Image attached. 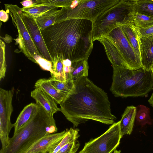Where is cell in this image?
Segmentation results:
<instances>
[{
    "mask_svg": "<svg viewBox=\"0 0 153 153\" xmlns=\"http://www.w3.org/2000/svg\"><path fill=\"white\" fill-rule=\"evenodd\" d=\"M60 111L73 128L92 120L113 124L116 117L111 112L107 94L87 77L74 81V85L60 104Z\"/></svg>",
    "mask_w": 153,
    "mask_h": 153,
    "instance_id": "1",
    "label": "cell"
},
{
    "mask_svg": "<svg viewBox=\"0 0 153 153\" xmlns=\"http://www.w3.org/2000/svg\"><path fill=\"white\" fill-rule=\"evenodd\" d=\"M92 27L91 21L72 19L41 30L52 58L57 54L74 62L88 60L93 47Z\"/></svg>",
    "mask_w": 153,
    "mask_h": 153,
    "instance_id": "2",
    "label": "cell"
},
{
    "mask_svg": "<svg viewBox=\"0 0 153 153\" xmlns=\"http://www.w3.org/2000/svg\"><path fill=\"white\" fill-rule=\"evenodd\" d=\"M36 112L30 121L11 138L0 153H24L45 136L57 132L55 120L38 104Z\"/></svg>",
    "mask_w": 153,
    "mask_h": 153,
    "instance_id": "3",
    "label": "cell"
},
{
    "mask_svg": "<svg viewBox=\"0 0 153 153\" xmlns=\"http://www.w3.org/2000/svg\"><path fill=\"white\" fill-rule=\"evenodd\" d=\"M112 82L110 88L115 97L144 96L153 88V74L143 68L131 70L123 66L112 67Z\"/></svg>",
    "mask_w": 153,
    "mask_h": 153,
    "instance_id": "4",
    "label": "cell"
},
{
    "mask_svg": "<svg viewBox=\"0 0 153 153\" xmlns=\"http://www.w3.org/2000/svg\"><path fill=\"white\" fill-rule=\"evenodd\" d=\"M136 0H120L115 6L99 16L93 23V42L114 29L132 23Z\"/></svg>",
    "mask_w": 153,
    "mask_h": 153,
    "instance_id": "5",
    "label": "cell"
},
{
    "mask_svg": "<svg viewBox=\"0 0 153 153\" xmlns=\"http://www.w3.org/2000/svg\"><path fill=\"white\" fill-rule=\"evenodd\" d=\"M120 0H74L69 7L61 8L56 23L72 19L94 22L97 18L117 4Z\"/></svg>",
    "mask_w": 153,
    "mask_h": 153,
    "instance_id": "6",
    "label": "cell"
},
{
    "mask_svg": "<svg viewBox=\"0 0 153 153\" xmlns=\"http://www.w3.org/2000/svg\"><path fill=\"white\" fill-rule=\"evenodd\" d=\"M4 6L6 11L10 14L13 25L18 30V37L15 39L16 43L19 44V48L25 55L36 63L34 56L36 55L42 56L24 22L22 16V8L17 5L12 4H5Z\"/></svg>",
    "mask_w": 153,
    "mask_h": 153,
    "instance_id": "7",
    "label": "cell"
},
{
    "mask_svg": "<svg viewBox=\"0 0 153 153\" xmlns=\"http://www.w3.org/2000/svg\"><path fill=\"white\" fill-rule=\"evenodd\" d=\"M120 122L114 123L101 135L85 143L79 153H112L122 138Z\"/></svg>",
    "mask_w": 153,
    "mask_h": 153,
    "instance_id": "8",
    "label": "cell"
},
{
    "mask_svg": "<svg viewBox=\"0 0 153 153\" xmlns=\"http://www.w3.org/2000/svg\"><path fill=\"white\" fill-rule=\"evenodd\" d=\"M14 92L13 87L9 90L0 88V138L2 149L8 144L9 134L13 127L10 117L13 111L12 100Z\"/></svg>",
    "mask_w": 153,
    "mask_h": 153,
    "instance_id": "9",
    "label": "cell"
},
{
    "mask_svg": "<svg viewBox=\"0 0 153 153\" xmlns=\"http://www.w3.org/2000/svg\"><path fill=\"white\" fill-rule=\"evenodd\" d=\"M103 36L106 37L114 43L129 69L136 70L143 68L142 65L138 62L134 51L121 26Z\"/></svg>",
    "mask_w": 153,
    "mask_h": 153,
    "instance_id": "10",
    "label": "cell"
},
{
    "mask_svg": "<svg viewBox=\"0 0 153 153\" xmlns=\"http://www.w3.org/2000/svg\"><path fill=\"white\" fill-rule=\"evenodd\" d=\"M22 16L30 36L42 56L51 62L52 58L46 46L41 29L35 18L31 15L22 11Z\"/></svg>",
    "mask_w": 153,
    "mask_h": 153,
    "instance_id": "11",
    "label": "cell"
},
{
    "mask_svg": "<svg viewBox=\"0 0 153 153\" xmlns=\"http://www.w3.org/2000/svg\"><path fill=\"white\" fill-rule=\"evenodd\" d=\"M66 134V130L46 136L36 142L24 153L49 152L56 148Z\"/></svg>",
    "mask_w": 153,
    "mask_h": 153,
    "instance_id": "12",
    "label": "cell"
},
{
    "mask_svg": "<svg viewBox=\"0 0 153 153\" xmlns=\"http://www.w3.org/2000/svg\"><path fill=\"white\" fill-rule=\"evenodd\" d=\"M30 96L36 101V103L43 107L48 113L53 116L54 114L60 111L54 100L42 90L35 88L30 92Z\"/></svg>",
    "mask_w": 153,
    "mask_h": 153,
    "instance_id": "13",
    "label": "cell"
},
{
    "mask_svg": "<svg viewBox=\"0 0 153 153\" xmlns=\"http://www.w3.org/2000/svg\"><path fill=\"white\" fill-rule=\"evenodd\" d=\"M141 62L145 70L151 71L153 62V37L143 38L138 36Z\"/></svg>",
    "mask_w": 153,
    "mask_h": 153,
    "instance_id": "14",
    "label": "cell"
},
{
    "mask_svg": "<svg viewBox=\"0 0 153 153\" xmlns=\"http://www.w3.org/2000/svg\"><path fill=\"white\" fill-rule=\"evenodd\" d=\"M97 40L103 45L112 67L123 66L129 68L115 45L110 39L102 36Z\"/></svg>",
    "mask_w": 153,
    "mask_h": 153,
    "instance_id": "15",
    "label": "cell"
},
{
    "mask_svg": "<svg viewBox=\"0 0 153 153\" xmlns=\"http://www.w3.org/2000/svg\"><path fill=\"white\" fill-rule=\"evenodd\" d=\"M136 114V107L131 105L127 106L120 121V126L121 137L130 135L132 131Z\"/></svg>",
    "mask_w": 153,
    "mask_h": 153,
    "instance_id": "16",
    "label": "cell"
},
{
    "mask_svg": "<svg viewBox=\"0 0 153 153\" xmlns=\"http://www.w3.org/2000/svg\"><path fill=\"white\" fill-rule=\"evenodd\" d=\"M38 106L37 103L31 102L24 107L13 124V135L16 134L30 121L37 111Z\"/></svg>",
    "mask_w": 153,
    "mask_h": 153,
    "instance_id": "17",
    "label": "cell"
},
{
    "mask_svg": "<svg viewBox=\"0 0 153 153\" xmlns=\"http://www.w3.org/2000/svg\"><path fill=\"white\" fill-rule=\"evenodd\" d=\"M34 87L43 90L52 97L57 104H59L68 94L57 89L53 85L48 79H39L36 82Z\"/></svg>",
    "mask_w": 153,
    "mask_h": 153,
    "instance_id": "18",
    "label": "cell"
},
{
    "mask_svg": "<svg viewBox=\"0 0 153 153\" xmlns=\"http://www.w3.org/2000/svg\"><path fill=\"white\" fill-rule=\"evenodd\" d=\"M126 37L133 48L138 62L141 65L138 35L136 27L132 23L121 26Z\"/></svg>",
    "mask_w": 153,
    "mask_h": 153,
    "instance_id": "19",
    "label": "cell"
},
{
    "mask_svg": "<svg viewBox=\"0 0 153 153\" xmlns=\"http://www.w3.org/2000/svg\"><path fill=\"white\" fill-rule=\"evenodd\" d=\"M60 11L55 8L35 18L41 30H44L56 23V18Z\"/></svg>",
    "mask_w": 153,
    "mask_h": 153,
    "instance_id": "20",
    "label": "cell"
},
{
    "mask_svg": "<svg viewBox=\"0 0 153 153\" xmlns=\"http://www.w3.org/2000/svg\"><path fill=\"white\" fill-rule=\"evenodd\" d=\"M72 66L74 69L71 75V79L74 80L81 77H87L89 66L88 60L83 59L72 62Z\"/></svg>",
    "mask_w": 153,
    "mask_h": 153,
    "instance_id": "21",
    "label": "cell"
},
{
    "mask_svg": "<svg viewBox=\"0 0 153 153\" xmlns=\"http://www.w3.org/2000/svg\"><path fill=\"white\" fill-rule=\"evenodd\" d=\"M135 118L137 123L142 126L146 124L151 125L152 124L149 109L144 105H140L136 107Z\"/></svg>",
    "mask_w": 153,
    "mask_h": 153,
    "instance_id": "22",
    "label": "cell"
},
{
    "mask_svg": "<svg viewBox=\"0 0 153 153\" xmlns=\"http://www.w3.org/2000/svg\"><path fill=\"white\" fill-rule=\"evenodd\" d=\"M135 11L153 17V0H136Z\"/></svg>",
    "mask_w": 153,
    "mask_h": 153,
    "instance_id": "23",
    "label": "cell"
},
{
    "mask_svg": "<svg viewBox=\"0 0 153 153\" xmlns=\"http://www.w3.org/2000/svg\"><path fill=\"white\" fill-rule=\"evenodd\" d=\"M48 79L53 85L57 89L67 94H68L71 91L74 85V80L71 79L62 81L51 76Z\"/></svg>",
    "mask_w": 153,
    "mask_h": 153,
    "instance_id": "24",
    "label": "cell"
},
{
    "mask_svg": "<svg viewBox=\"0 0 153 153\" xmlns=\"http://www.w3.org/2000/svg\"><path fill=\"white\" fill-rule=\"evenodd\" d=\"M132 24L137 28H145L153 25V17L135 13Z\"/></svg>",
    "mask_w": 153,
    "mask_h": 153,
    "instance_id": "25",
    "label": "cell"
},
{
    "mask_svg": "<svg viewBox=\"0 0 153 153\" xmlns=\"http://www.w3.org/2000/svg\"><path fill=\"white\" fill-rule=\"evenodd\" d=\"M57 8L40 4L34 7L28 8H22V10L36 18L45 13L51 10Z\"/></svg>",
    "mask_w": 153,
    "mask_h": 153,
    "instance_id": "26",
    "label": "cell"
},
{
    "mask_svg": "<svg viewBox=\"0 0 153 153\" xmlns=\"http://www.w3.org/2000/svg\"><path fill=\"white\" fill-rule=\"evenodd\" d=\"M0 80H1L5 76L7 65L5 58V44L1 40L0 41Z\"/></svg>",
    "mask_w": 153,
    "mask_h": 153,
    "instance_id": "27",
    "label": "cell"
},
{
    "mask_svg": "<svg viewBox=\"0 0 153 153\" xmlns=\"http://www.w3.org/2000/svg\"><path fill=\"white\" fill-rule=\"evenodd\" d=\"M73 0H41V4L58 7H66L70 6Z\"/></svg>",
    "mask_w": 153,
    "mask_h": 153,
    "instance_id": "28",
    "label": "cell"
},
{
    "mask_svg": "<svg viewBox=\"0 0 153 153\" xmlns=\"http://www.w3.org/2000/svg\"><path fill=\"white\" fill-rule=\"evenodd\" d=\"M34 58L36 61V63L38 64L42 69L50 72L51 76L53 75L51 62L39 55L34 56Z\"/></svg>",
    "mask_w": 153,
    "mask_h": 153,
    "instance_id": "29",
    "label": "cell"
},
{
    "mask_svg": "<svg viewBox=\"0 0 153 153\" xmlns=\"http://www.w3.org/2000/svg\"><path fill=\"white\" fill-rule=\"evenodd\" d=\"M136 29L139 37L143 38L153 37V25L145 28L136 27Z\"/></svg>",
    "mask_w": 153,
    "mask_h": 153,
    "instance_id": "30",
    "label": "cell"
},
{
    "mask_svg": "<svg viewBox=\"0 0 153 153\" xmlns=\"http://www.w3.org/2000/svg\"><path fill=\"white\" fill-rule=\"evenodd\" d=\"M23 7L28 8L34 7L41 3V0H26L21 2Z\"/></svg>",
    "mask_w": 153,
    "mask_h": 153,
    "instance_id": "31",
    "label": "cell"
},
{
    "mask_svg": "<svg viewBox=\"0 0 153 153\" xmlns=\"http://www.w3.org/2000/svg\"><path fill=\"white\" fill-rule=\"evenodd\" d=\"M0 19L1 21L5 22L7 21L8 19V15L7 13L3 10L0 12Z\"/></svg>",
    "mask_w": 153,
    "mask_h": 153,
    "instance_id": "32",
    "label": "cell"
},
{
    "mask_svg": "<svg viewBox=\"0 0 153 153\" xmlns=\"http://www.w3.org/2000/svg\"><path fill=\"white\" fill-rule=\"evenodd\" d=\"M69 151V148L65 145L62 146L56 153H68Z\"/></svg>",
    "mask_w": 153,
    "mask_h": 153,
    "instance_id": "33",
    "label": "cell"
},
{
    "mask_svg": "<svg viewBox=\"0 0 153 153\" xmlns=\"http://www.w3.org/2000/svg\"><path fill=\"white\" fill-rule=\"evenodd\" d=\"M148 101L150 105L153 107V92L148 100Z\"/></svg>",
    "mask_w": 153,
    "mask_h": 153,
    "instance_id": "34",
    "label": "cell"
},
{
    "mask_svg": "<svg viewBox=\"0 0 153 153\" xmlns=\"http://www.w3.org/2000/svg\"><path fill=\"white\" fill-rule=\"evenodd\" d=\"M113 153H121L120 150H117L116 149H115Z\"/></svg>",
    "mask_w": 153,
    "mask_h": 153,
    "instance_id": "35",
    "label": "cell"
},
{
    "mask_svg": "<svg viewBox=\"0 0 153 153\" xmlns=\"http://www.w3.org/2000/svg\"><path fill=\"white\" fill-rule=\"evenodd\" d=\"M151 70L152 74H153V62H152V64L151 66Z\"/></svg>",
    "mask_w": 153,
    "mask_h": 153,
    "instance_id": "36",
    "label": "cell"
},
{
    "mask_svg": "<svg viewBox=\"0 0 153 153\" xmlns=\"http://www.w3.org/2000/svg\"><path fill=\"white\" fill-rule=\"evenodd\" d=\"M47 152H38L36 153H47Z\"/></svg>",
    "mask_w": 153,
    "mask_h": 153,
    "instance_id": "37",
    "label": "cell"
},
{
    "mask_svg": "<svg viewBox=\"0 0 153 153\" xmlns=\"http://www.w3.org/2000/svg\"><path fill=\"white\" fill-rule=\"evenodd\" d=\"M152 90H153V89H152Z\"/></svg>",
    "mask_w": 153,
    "mask_h": 153,
    "instance_id": "38",
    "label": "cell"
}]
</instances>
